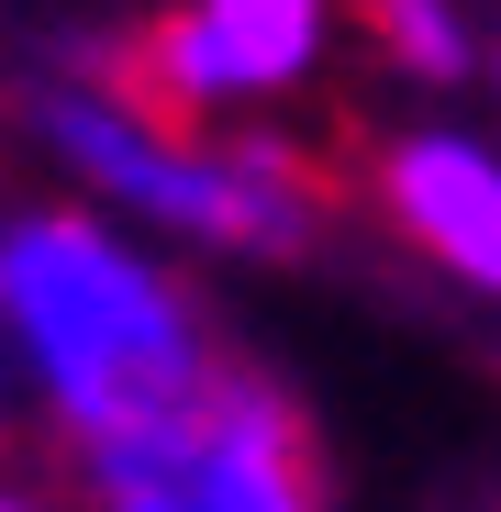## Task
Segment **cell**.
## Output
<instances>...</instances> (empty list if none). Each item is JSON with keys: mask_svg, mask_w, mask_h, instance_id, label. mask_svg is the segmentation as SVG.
<instances>
[{"mask_svg": "<svg viewBox=\"0 0 501 512\" xmlns=\"http://www.w3.org/2000/svg\"><path fill=\"white\" fill-rule=\"evenodd\" d=\"M223 323L179 279L156 234L101 201H23L0 212V379H12L67 457H101L179 412L223 368Z\"/></svg>", "mask_w": 501, "mask_h": 512, "instance_id": "1", "label": "cell"}, {"mask_svg": "<svg viewBox=\"0 0 501 512\" xmlns=\"http://www.w3.org/2000/svg\"><path fill=\"white\" fill-rule=\"evenodd\" d=\"M490 90H501V34H490Z\"/></svg>", "mask_w": 501, "mask_h": 512, "instance_id": "8", "label": "cell"}, {"mask_svg": "<svg viewBox=\"0 0 501 512\" xmlns=\"http://www.w3.org/2000/svg\"><path fill=\"white\" fill-rule=\"evenodd\" d=\"M334 34H346V0H167V12L134 34L123 78L179 112V123H212V112H268L290 90H312Z\"/></svg>", "mask_w": 501, "mask_h": 512, "instance_id": "4", "label": "cell"}, {"mask_svg": "<svg viewBox=\"0 0 501 512\" xmlns=\"http://www.w3.org/2000/svg\"><path fill=\"white\" fill-rule=\"evenodd\" d=\"M0 390H12V379H0Z\"/></svg>", "mask_w": 501, "mask_h": 512, "instance_id": "9", "label": "cell"}, {"mask_svg": "<svg viewBox=\"0 0 501 512\" xmlns=\"http://www.w3.org/2000/svg\"><path fill=\"white\" fill-rule=\"evenodd\" d=\"M379 223L468 301H501V134L479 123H390L368 145Z\"/></svg>", "mask_w": 501, "mask_h": 512, "instance_id": "5", "label": "cell"}, {"mask_svg": "<svg viewBox=\"0 0 501 512\" xmlns=\"http://www.w3.org/2000/svg\"><path fill=\"white\" fill-rule=\"evenodd\" d=\"M357 23H368V45L412 78V90H468V78L490 67L468 0H357Z\"/></svg>", "mask_w": 501, "mask_h": 512, "instance_id": "6", "label": "cell"}, {"mask_svg": "<svg viewBox=\"0 0 501 512\" xmlns=\"http://www.w3.org/2000/svg\"><path fill=\"white\" fill-rule=\"evenodd\" d=\"M45 156L78 179V201H101L112 223L156 234V245H201V256H301L323 223L312 167L290 156V134L234 123V134H190L179 112H156L123 67H45L23 90Z\"/></svg>", "mask_w": 501, "mask_h": 512, "instance_id": "2", "label": "cell"}, {"mask_svg": "<svg viewBox=\"0 0 501 512\" xmlns=\"http://www.w3.org/2000/svg\"><path fill=\"white\" fill-rule=\"evenodd\" d=\"M0 512H45V490H23V479H0Z\"/></svg>", "mask_w": 501, "mask_h": 512, "instance_id": "7", "label": "cell"}, {"mask_svg": "<svg viewBox=\"0 0 501 512\" xmlns=\"http://www.w3.org/2000/svg\"><path fill=\"white\" fill-rule=\"evenodd\" d=\"M78 479H90V512H323V457L301 401L245 357H223L145 435L78 457Z\"/></svg>", "mask_w": 501, "mask_h": 512, "instance_id": "3", "label": "cell"}]
</instances>
